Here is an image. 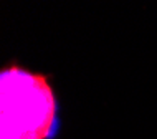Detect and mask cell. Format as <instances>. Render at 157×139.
<instances>
[{
	"label": "cell",
	"mask_w": 157,
	"mask_h": 139,
	"mask_svg": "<svg viewBox=\"0 0 157 139\" xmlns=\"http://www.w3.org/2000/svg\"><path fill=\"white\" fill-rule=\"evenodd\" d=\"M60 129L53 75L7 61L0 68V139H56Z\"/></svg>",
	"instance_id": "1"
}]
</instances>
